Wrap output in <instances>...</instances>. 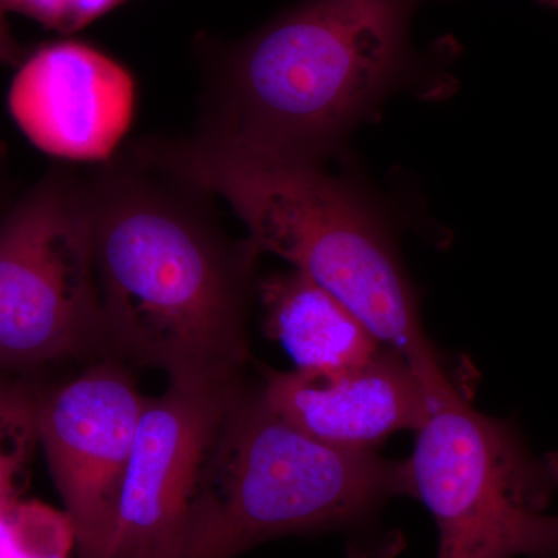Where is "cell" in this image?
Here are the masks:
<instances>
[{"mask_svg":"<svg viewBox=\"0 0 558 558\" xmlns=\"http://www.w3.org/2000/svg\"><path fill=\"white\" fill-rule=\"evenodd\" d=\"M86 189L105 347L170 384L236 380L259 250L223 236L205 191L132 153L105 161Z\"/></svg>","mask_w":558,"mask_h":558,"instance_id":"cell-1","label":"cell"},{"mask_svg":"<svg viewBox=\"0 0 558 558\" xmlns=\"http://www.w3.org/2000/svg\"><path fill=\"white\" fill-rule=\"evenodd\" d=\"M159 170L222 197L260 253L289 260L396 349L429 385L450 377L424 329L416 288L384 207L325 161L293 159L197 132L131 149Z\"/></svg>","mask_w":558,"mask_h":558,"instance_id":"cell-2","label":"cell"},{"mask_svg":"<svg viewBox=\"0 0 558 558\" xmlns=\"http://www.w3.org/2000/svg\"><path fill=\"white\" fill-rule=\"evenodd\" d=\"M421 0H303L215 54L201 131L326 161L399 90L422 87Z\"/></svg>","mask_w":558,"mask_h":558,"instance_id":"cell-3","label":"cell"},{"mask_svg":"<svg viewBox=\"0 0 558 558\" xmlns=\"http://www.w3.org/2000/svg\"><path fill=\"white\" fill-rule=\"evenodd\" d=\"M409 497L407 461L336 449L238 391L191 502L182 558H234L267 539L351 531Z\"/></svg>","mask_w":558,"mask_h":558,"instance_id":"cell-4","label":"cell"},{"mask_svg":"<svg viewBox=\"0 0 558 558\" xmlns=\"http://www.w3.org/2000/svg\"><path fill=\"white\" fill-rule=\"evenodd\" d=\"M407 461L410 498L435 520L438 558H545L558 550V453L473 409L457 380L436 391Z\"/></svg>","mask_w":558,"mask_h":558,"instance_id":"cell-5","label":"cell"},{"mask_svg":"<svg viewBox=\"0 0 558 558\" xmlns=\"http://www.w3.org/2000/svg\"><path fill=\"white\" fill-rule=\"evenodd\" d=\"M100 347L86 179L54 170L0 219V373Z\"/></svg>","mask_w":558,"mask_h":558,"instance_id":"cell-6","label":"cell"},{"mask_svg":"<svg viewBox=\"0 0 558 558\" xmlns=\"http://www.w3.org/2000/svg\"><path fill=\"white\" fill-rule=\"evenodd\" d=\"M146 398L117 363L39 392V444L81 558H105Z\"/></svg>","mask_w":558,"mask_h":558,"instance_id":"cell-7","label":"cell"},{"mask_svg":"<svg viewBox=\"0 0 558 558\" xmlns=\"http://www.w3.org/2000/svg\"><path fill=\"white\" fill-rule=\"evenodd\" d=\"M238 391L236 380L170 384L159 398L146 399L105 558H124L185 534L202 470Z\"/></svg>","mask_w":558,"mask_h":558,"instance_id":"cell-8","label":"cell"},{"mask_svg":"<svg viewBox=\"0 0 558 558\" xmlns=\"http://www.w3.org/2000/svg\"><path fill=\"white\" fill-rule=\"evenodd\" d=\"M9 105L36 148L65 160L108 161L134 117V80L87 44H47L20 65Z\"/></svg>","mask_w":558,"mask_h":558,"instance_id":"cell-9","label":"cell"},{"mask_svg":"<svg viewBox=\"0 0 558 558\" xmlns=\"http://www.w3.org/2000/svg\"><path fill=\"white\" fill-rule=\"evenodd\" d=\"M440 387L396 349L381 347L368 362L340 373L266 371L259 389L279 416L311 438L341 450L377 451L396 433L422 428Z\"/></svg>","mask_w":558,"mask_h":558,"instance_id":"cell-10","label":"cell"},{"mask_svg":"<svg viewBox=\"0 0 558 558\" xmlns=\"http://www.w3.org/2000/svg\"><path fill=\"white\" fill-rule=\"evenodd\" d=\"M264 326L295 369L340 373L368 362L384 343L347 304L301 271L270 275L259 282Z\"/></svg>","mask_w":558,"mask_h":558,"instance_id":"cell-11","label":"cell"},{"mask_svg":"<svg viewBox=\"0 0 558 558\" xmlns=\"http://www.w3.org/2000/svg\"><path fill=\"white\" fill-rule=\"evenodd\" d=\"M39 392L0 373V521L16 505L40 446Z\"/></svg>","mask_w":558,"mask_h":558,"instance_id":"cell-12","label":"cell"},{"mask_svg":"<svg viewBox=\"0 0 558 558\" xmlns=\"http://www.w3.org/2000/svg\"><path fill=\"white\" fill-rule=\"evenodd\" d=\"M126 0H0L3 13H20L60 33L78 32Z\"/></svg>","mask_w":558,"mask_h":558,"instance_id":"cell-13","label":"cell"},{"mask_svg":"<svg viewBox=\"0 0 558 558\" xmlns=\"http://www.w3.org/2000/svg\"><path fill=\"white\" fill-rule=\"evenodd\" d=\"M27 57V51L14 39L10 31L7 13L0 10V64L21 65Z\"/></svg>","mask_w":558,"mask_h":558,"instance_id":"cell-14","label":"cell"},{"mask_svg":"<svg viewBox=\"0 0 558 558\" xmlns=\"http://www.w3.org/2000/svg\"><path fill=\"white\" fill-rule=\"evenodd\" d=\"M185 538L178 537L159 543V545L146 546L130 554L124 558H182Z\"/></svg>","mask_w":558,"mask_h":558,"instance_id":"cell-15","label":"cell"},{"mask_svg":"<svg viewBox=\"0 0 558 558\" xmlns=\"http://www.w3.org/2000/svg\"><path fill=\"white\" fill-rule=\"evenodd\" d=\"M537 2L558 11V0H537Z\"/></svg>","mask_w":558,"mask_h":558,"instance_id":"cell-16","label":"cell"},{"mask_svg":"<svg viewBox=\"0 0 558 558\" xmlns=\"http://www.w3.org/2000/svg\"><path fill=\"white\" fill-rule=\"evenodd\" d=\"M545 558H558V550H556V553L549 554V556Z\"/></svg>","mask_w":558,"mask_h":558,"instance_id":"cell-17","label":"cell"}]
</instances>
